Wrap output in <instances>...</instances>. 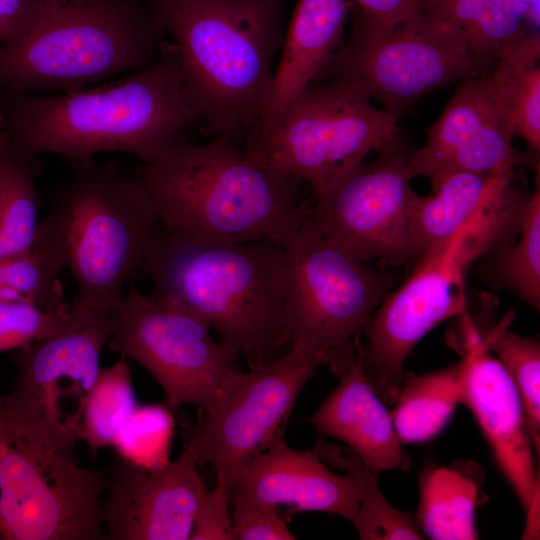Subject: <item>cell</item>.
<instances>
[{"label":"cell","instance_id":"obj_1","mask_svg":"<svg viewBox=\"0 0 540 540\" xmlns=\"http://www.w3.org/2000/svg\"><path fill=\"white\" fill-rule=\"evenodd\" d=\"M193 126L199 115L168 42L154 64L103 86L53 95L0 90V132L35 158L124 152L150 162Z\"/></svg>","mask_w":540,"mask_h":540},{"label":"cell","instance_id":"obj_2","mask_svg":"<svg viewBox=\"0 0 540 540\" xmlns=\"http://www.w3.org/2000/svg\"><path fill=\"white\" fill-rule=\"evenodd\" d=\"M289 273L278 241H218L162 225L138 272L151 281L154 295L199 316L248 365L272 359L290 342Z\"/></svg>","mask_w":540,"mask_h":540},{"label":"cell","instance_id":"obj_3","mask_svg":"<svg viewBox=\"0 0 540 540\" xmlns=\"http://www.w3.org/2000/svg\"><path fill=\"white\" fill-rule=\"evenodd\" d=\"M129 174L142 182L160 224L205 239L278 242L302 226V181L241 151L225 135L196 143L185 135Z\"/></svg>","mask_w":540,"mask_h":540},{"label":"cell","instance_id":"obj_4","mask_svg":"<svg viewBox=\"0 0 540 540\" xmlns=\"http://www.w3.org/2000/svg\"><path fill=\"white\" fill-rule=\"evenodd\" d=\"M147 0H26L0 41V90L66 93L156 62Z\"/></svg>","mask_w":540,"mask_h":540},{"label":"cell","instance_id":"obj_5","mask_svg":"<svg viewBox=\"0 0 540 540\" xmlns=\"http://www.w3.org/2000/svg\"><path fill=\"white\" fill-rule=\"evenodd\" d=\"M172 38L199 126L234 137L257 122L282 45L284 0H147Z\"/></svg>","mask_w":540,"mask_h":540},{"label":"cell","instance_id":"obj_6","mask_svg":"<svg viewBox=\"0 0 540 540\" xmlns=\"http://www.w3.org/2000/svg\"><path fill=\"white\" fill-rule=\"evenodd\" d=\"M160 221L141 181L114 163L72 161L36 233L61 254L76 283L74 304L116 314Z\"/></svg>","mask_w":540,"mask_h":540},{"label":"cell","instance_id":"obj_7","mask_svg":"<svg viewBox=\"0 0 540 540\" xmlns=\"http://www.w3.org/2000/svg\"><path fill=\"white\" fill-rule=\"evenodd\" d=\"M503 199L420 259L412 275L373 313L364 330L363 369L386 405L396 401L407 376L405 362L418 342L441 322L466 313L464 280L470 263L518 227V206Z\"/></svg>","mask_w":540,"mask_h":540},{"label":"cell","instance_id":"obj_8","mask_svg":"<svg viewBox=\"0 0 540 540\" xmlns=\"http://www.w3.org/2000/svg\"><path fill=\"white\" fill-rule=\"evenodd\" d=\"M281 244L289 261L291 347L316 356L340 378L354 365L360 334L397 276L304 227Z\"/></svg>","mask_w":540,"mask_h":540},{"label":"cell","instance_id":"obj_9","mask_svg":"<svg viewBox=\"0 0 540 540\" xmlns=\"http://www.w3.org/2000/svg\"><path fill=\"white\" fill-rule=\"evenodd\" d=\"M393 115L345 81L310 83L247 150L315 194L400 136Z\"/></svg>","mask_w":540,"mask_h":540},{"label":"cell","instance_id":"obj_10","mask_svg":"<svg viewBox=\"0 0 540 540\" xmlns=\"http://www.w3.org/2000/svg\"><path fill=\"white\" fill-rule=\"evenodd\" d=\"M352 27L317 80L345 81L398 118L423 95L483 72L449 31L424 19L385 28L351 2Z\"/></svg>","mask_w":540,"mask_h":540},{"label":"cell","instance_id":"obj_11","mask_svg":"<svg viewBox=\"0 0 540 540\" xmlns=\"http://www.w3.org/2000/svg\"><path fill=\"white\" fill-rule=\"evenodd\" d=\"M414 149L399 136L376 159L351 167L306 205L302 226L365 262L411 259V220L418 194L407 171Z\"/></svg>","mask_w":540,"mask_h":540},{"label":"cell","instance_id":"obj_12","mask_svg":"<svg viewBox=\"0 0 540 540\" xmlns=\"http://www.w3.org/2000/svg\"><path fill=\"white\" fill-rule=\"evenodd\" d=\"M80 309L74 329L12 355L16 373L2 395L4 412L12 433L36 451L74 457L78 420L74 414L65 416L60 401L65 394H77L65 384L89 391L114 329L116 314Z\"/></svg>","mask_w":540,"mask_h":540},{"label":"cell","instance_id":"obj_13","mask_svg":"<svg viewBox=\"0 0 540 540\" xmlns=\"http://www.w3.org/2000/svg\"><path fill=\"white\" fill-rule=\"evenodd\" d=\"M107 346L143 366L174 408L194 404L205 411L236 368L199 316L134 287L124 294Z\"/></svg>","mask_w":540,"mask_h":540},{"label":"cell","instance_id":"obj_14","mask_svg":"<svg viewBox=\"0 0 540 540\" xmlns=\"http://www.w3.org/2000/svg\"><path fill=\"white\" fill-rule=\"evenodd\" d=\"M319 358L297 348L285 355L233 369L220 385L190 439L199 465L225 475L283 435L294 405Z\"/></svg>","mask_w":540,"mask_h":540},{"label":"cell","instance_id":"obj_15","mask_svg":"<svg viewBox=\"0 0 540 540\" xmlns=\"http://www.w3.org/2000/svg\"><path fill=\"white\" fill-rule=\"evenodd\" d=\"M191 441L174 461L147 469L120 459L104 496L109 540L190 539L208 493Z\"/></svg>","mask_w":540,"mask_h":540},{"label":"cell","instance_id":"obj_16","mask_svg":"<svg viewBox=\"0 0 540 540\" xmlns=\"http://www.w3.org/2000/svg\"><path fill=\"white\" fill-rule=\"evenodd\" d=\"M223 476L229 498L336 514L351 524L359 509L357 484L350 474L334 473L314 450L293 449L283 435Z\"/></svg>","mask_w":540,"mask_h":540},{"label":"cell","instance_id":"obj_17","mask_svg":"<svg viewBox=\"0 0 540 540\" xmlns=\"http://www.w3.org/2000/svg\"><path fill=\"white\" fill-rule=\"evenodd\" d=\"M461 404L471 411L524 511L539 486L535 449L519 395L478 332L469 333Z\"/></svg>","mask_w":540,"mask_h":540},{"label":"cell","instance_id":"obj_18","mask_svg":"<svg viewBox=\"0 0 540 540\" xmlns=\"http://www.w3.org/2000/svg\"><path fill=\"white\" fill-rule=\"evenodd\" d=\"M299 422L312 425L322 438L345 443L377 475L411 468L391 411L365 375L361 343L354 365L315 412Z\"/></svg>","mask_w":540,"mask_h":540},{"label":"cell","instance_id":"obj_19","mask_svg":"<svg viewBox=\"0 0 540 540\" xmlns=\"http://www.w3.org/2000/svg\"><path fill=\"white\" fill-rule=\"evenodd\" d=\"M347 0H299L281 45L273 84L258 120L257 133L325 70L342 44L349 16Z\"/></svg>","mask_w":540,"mask_h":540},{"label":"cell","instance_id":"obj_20","mask_svg":"<svg viewBox=\"0 0 540 540\" xmlns=\"http://www.w3.org/2000/svg\"><path fill=\"white\" fill-rule=\"evenodd\" d=\"M513 173L457 171L432 182L434 194L418 196L411 220V259L442 247L473 218L499 202L513 184Z\"/></svg>","mask_w":540,"mask_h":540},{"label":"cell","instance_id":"obj_21","mask_svg":"<svg viewBox=\"0 0 540 540\" xmlns=\"http://www.w3.org/2000/svg\"><path fill=\"white\" fill-rule=\"evenodd\" d=\"M485 471L470 460L429 466L419 478L414 516L421 533L433 540H475L476 512L484 503Z\"/></svg>","mask_w":540,"mask_h":540},{"label":"cell","instance_id":"obj_22","mask_svg":"<svg viewBox=\"0 0 540 540\" xmlns=\"http://www.w3.org/2000/svg\"><path fill=\"white\" fill-rule=\"evenodd\" d=\"M527 16L523 0H423V19L453 34L483 73L526 30Z\"/></svg>","mask_w":540,"mask_h":540},{"label":"cell","instance_id":"obj_23","mask_svg":"<svg viewBox=\"0 0 540 540\" xmlns=\"http://www.w3.org/2000/svg\"><path fill=\"white\" fill-rule=\"evenodd\" d=\"M500 120L507 123L489 71L461 80L438 120L426 129L425 145L411 154L410 178L430 180L454 150Z\"/></svg>","mask_w":540,"mask_h":540},{"label":"cell","instance_id":"obj_24","mask_svg":"<svg viewBox=\"0 0 540 540\" xmlns=\"http://www.w3.org/2000/svg\"><path fill=\"white\" fill-rule=\"evenodd\" d=\"M540 37L525 30L509 41L489 71L501 110L513 135L529 153L540 151Z\"/></svg>","mask_w":540,"mask_h":540},{"label":"cell","instance_id":"obj_25","mask_svg":"<svg viewBox=\"0 0 540 540\" xmlns=\"http://www.w3.org/2000/svg\"><path fill=\"white\" fill-rule=\"evenodd\" d=\"M468 357L423 375L407 374L391 411L402 445L434 439L461 404Z\"/></svg>","mask_w":540,"mask_h":540},{"label":"cell","instance_id":"obj_26","mask_svg":"<svg viewBox=\"0 0 540 540\" xmlns=\"http://www.w3.org/2000/svg\"><path fill=\"white\" fill-rule=\"evenodd\" d=\"M314 452L328 466L350 474L358 488L359 509L353 526L362 540L423 539L415 518L395 508L382 494L374 473L352 450L319 439Z\"/></svg>","mask_w":540,"mask_h":540},{"label":"cell","instance_id":"obj_27","mask_svg":"<svg viewBox=\"0 0 540 540\" xmlns=\"http://www.w3.org/2000/svg\"><path fill=\"white\" fill-rule=\"evenodd\" d=\"M137 407L131 370L125 358L100 368L95 381L78 402L77 440L87 444L95 457L113 442Z\"/></svg>","mask_w":540,"mask_h":540},{"label":"cell","instance_id":"obj_28","mask_svg":"<svg viewBox=\"0 0 540 540\" xmlns=\"http://www.w3.org/2000/svg\"><path fill=\"white\" fill-rule=\"evenodd\" d=\"M37 158L21 153L0 132V234L12 254L29 249L38 226Z\"/></svg>","mask_w":540,"mask_h":540},{"label":"cell","instance_id":"obj_29","mask_svg":"<svg viewBox=\"0 0 540 540\" xmlns=\"http://www.w3.org/2000/svg\"><path fill=\"white\" fill-rule=\"evenodd\" d=\"M63 269L59 252L35 235L29 249L0 259V303L23 301L50 311L67 308L59 278Z\"/></svg>","mask_w":540,"mask_h":540},{"label":"cell","instance_id":"obj_30","mask_svg":"<svg viewBox=\"0 0 540 540\" xmlns=\"http://www.w3.org/2000/svg\"><path fill=\"white\" fill-rule=\"evenodd\" d=\"M522 213L519 238L502 245L490 265L492 281L519 296L535 310L540 308V189L539 181Z\"/></svg>","mask_w":540,"mask_h":540},{"label":"cell","instance_id":"obj_31","mask_svg":"<svg viewBox=\"0 0 540 540\" xmlns=\"http://www.w3.org/2000/svg\"><path fill=\"white\" fill-rule=\"evenodd\" d=\"M509 375L521 400L537 458L540 454V343L507 329L506 319L483 337Z\"/></svg>","mask_w":540,"mask_h":540},{"label":"cell","instance_id":"obj_32","mask_svg":"<svg viewBox=\"0 0 540 540\" xmlns=\"http://www.w3.org/2000/svg\"><path fill=\"white\" fill-rule=\"evenodd\" d=\"M81 309L74 303L65 309L45 310L23 301L0 303V353L15 351L74 329Z\"/></svg>","mask_w":540,"mask_h":540},{"label":"cell","instance_id":"obj_33","mask_svg":"<svg viewBox=\"0 0 540 540\" xmlns=\"http://www.w3.org/2000/svg\"><path fill=\"white\" fill-rule=\"evenodd\" d=\"M171 417L161 406H138L113 445L124 459L142 468L163 466L171 435Z\"/></svg>","mask_w":540,"mask_h":540},{"label":"cell","instance_id":"obj_34","mask_svg":"<svg viewBox=\"0 0 540 540\" xmlns=\"http://www.w3.org/2000/svg\"><path fill=\"white\" fill-rule=\"evenodd\" d=\"M233 540H293L286 518L279 508L256 501L231 497Z\"/></svg>","mask_w":540,"mask_h":540},{"label":"cell","instance_id":"obj_35","mask_svg":"<svg viewBox=\"0 0 540 540\" xmlns=\"http://www.w3.org/2000/svg\"><path fill=\"white\" fill-rule=\"evenodd\" d=\"M230 500L223 475L206 494L197 514L191 540H233Z\"/></svg>","mask_w":540,"mask_h":540},{"label":"cell","instance_id":"obj_36","mask_svg":"<svg viewBox=\"0 0 540 540\" xmlns=\"http://www.w3.org/2000/svg\"><path fill=\"white\" fill-rule=\"evenodd\" d=\"M360 9L385 28L421 20L423 0H355Z\"/></svg>","mask_w":540,"mask_h":540},{"label":"cell","instance_id":"obj_37","mask_svg":"<svg viewBox=\"0 0 540 540\" xmlns=\"http://www.w3.org/2000/svg\"><path fill=\"white\" fill-rule=\"evenodd\" d=\"M526 524L522 539H538L539 538V486L536 488L527 509Z\"/></svg>","mask_w":540,"mask_h":540},{"label":"cell","instance_id":"obj_38","mask_svg":"<svg viewBox=\"0 0 540 540\" xmlns=\"http://www.w3.org/2000/svg\"><path fill=\"white\" fill-rule=\"evenodd\" d=\"M25 2L26 0H0V34L2 39L6 36Z\"/></svg>","mask_w":540,"mask_h":540},{"label":"cell","instance_id":"obj_39","mask_svg":"<svg viewBox=\"0 0 540 540\" xmlns=\"http://www.w3.org/2000/svg\"><path fill=\"white\" fill-rule=\"evenodd\" d=\"M528 7L527 22L535 29H538L540 23V0H523Z\"/></svg>","mask_w":540,"mask_h":540},{"label":"cell","instance_id":"obj_40","mask_svg":"<svg viewBox=\"0 0 540 540\" xmlns=\"http://www.w3.org/2000/svg\"><path fill=\"white\" fill-rule=\"evenodd\" d=\"M12 254L4 238L0 234V259Z\"/></svg>","mask_w":540,"mask_h":540}]
</instances>
